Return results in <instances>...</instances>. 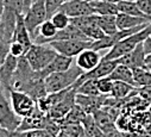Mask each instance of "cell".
Here are the masks:
<instances>
[{"label":"cell","instance_id":"1","mask_svg":"<svg viewBox=\"0 0 151 137\" xmlns=\"http://www.w3.org/2000/svg\"><path fill=\"white\" fill-rule=\"evenodd\" d=\"M11 89L26 93L35 101L48 94L44 79L40 78L38 73L30 67L25 56L18 57L17 69L11 80Z\"/></svg>","mask_w":151,"mask_h":137},{"label":"cell","instance_id":"51","mask_svg":"<svg viewBox=\"0 0 151 137\" xmlns=\"http://www.w3.org/2000/svg\"><path fill=\"white\" fill-rule=\"evenodd\" d=\"M147 112L151 115V104H150V105H149V107H147Z\"/></svg>","mask_w":151,"mask_h":137},{"label":"cell","instance_id":"43","mask_svg":"<svg viewBox=\"0 0 151 137\" xmlns=\"http://www.w3.org/2000/svg\"><path fill=\"white\" fill-rule=\"evenodd\" d=\"M143 48H144L145 55H151V37H150V36L144 40V42H143Z\"/></svg>","mask_w":151,"mask_h":137},{"label":"cell","instance_id":"45","mask_svg":"<svg viewBox=\"0 0 151 137\" xmlns=\"http://www.w3.org/2000/svg\"><path fill=\"white\" fill-rule=\"evenodd\" d=\"M56 137H73V136H70V135H68L67 132H64V131H62V130H61V131L57 133V136H56Z\"/></svg>","mask_w":151,"mask_h":137},{"label":"cell","instance_id":"4","mask_svg":"<svg viewBox=\"0 0 151 137\" xmlns=\"http://www.w3.org/2000/svg\"><path fill=\"white\" fill-rule=\"evenodd\" d=\"M150 35H151V23L146 27L142 29L140 31H138V32L133 33V35L119 41L118 43H116L102 58L104 60H117V58L122 57L123 55L133 50L139 43L144 42V40L147 38Z\"/></svg>","mask_w":151,"mask_h":137},{"label":"cell","instance_id":"23","mask_svg":"<svg viewBox=\"0 0 151 137\" xmlns=\"http://www.w3.org/2000/svg\"><path fill=\"white\" fill-rule=\"evenodd\" d=\"M151 23V17H134L129 16L125 13H118L117 14V26L118 30H126L132 29L138 25Z\"/></svg>","mask_w":151,"mask_h":137},{"label":"cell","instance_id":"20","mask_svg":"<svg viewBox=\"0 0 151 137\" xmlns=\"http://www.w3.org/2000/svg\"><path fill=\"white\" fill-rule=\"evenodd\" d=\"M11 42H18V43L23 44L27 50L33 44V41H32L30 33L25 26V23H24V14H19L17 17V23H16V27L13 31V36H12Z\"/></svg>","mask_w":151,"mask_h":137},{"label":"cell","instance_id":"26","mask_svg":"<svg viewBox=\"0 0 151 137\" xmlns=\"http://www.w3.org/2000/svg\"><path fill=\"white\" fill-rule=\"evenodd\" d=\"M136 94V87L122 81H113V87L111 92V97L117 100H123L129 98L130 95Z\"/></svg>","mask_w":151,"mask_h":137},{"label":"cell","instance_id":"36","mask_svg":"<svg viewBox=\"0 0 151 137\" xmlns=\"http://www.w3.org/2000/svg\"><path fill=\"white\" fill-rule=\"evenodd\" d=\"M67 1V0H45V10H47V16L48 19H50V17L58 11V9Z\"/></svg>","mask_w":151,"mask_h":137},{"label":"cell","instance_id":"40","mask_svg":"<svg viewBox=\"0 0 151 137\" xmlns=\"http://www.w3.org/2000/svg\"><path fill=\"white\" fill-rule=\"evenodd\" d=\"M136 3L144 14L151 16V0H136Z\"/></svg>","mask_w":151,"mask_h":137},{"label":"cell","instance_id":"21","mask_svg":"<svg viewBox=\"0 0 151 137\" xmlns=\"http://www.w3.org/2000/svg\"><path fill=\"white\" fill-rule=\"evenodd\" d=\"M92 115H93V118H94V120H95L98 128H99L104 133L109 132V131H112V130L117 129V126H116V119L113 118L104 107H101V109L94 111Z\"/></svg>","mask_w":151,"mask_h":137},{"label":"cell","instance_id":"17","mask_svg":"<svg viewBox=\"0 0 151 137\" xmlns=\"http://www.w3.org/2000/svg\"><path fill=\"white\" fill-rule=\"evenodd\" d=\"M17 64H18V58L9 54L4 63L0 66V86L7 93L11 91V80L17 69Z\"/></svg>","mask_w":151,"mask_h":137},{"label":"cell","instance_id":"50","mask_svg":"<svg viewBox=\"0 0 151 137\" xmlns=\"http://www.w3.org/2000/svg\"><path fill=\"white\" fill-rule=\"evenodd\" d=\"M146 68L150 71V73H151V63H146Z\"/></svg>","mask_w":151,"mask_h":137},{"label":"cell","instance_id":"37","mask_svg":"<svg viewBox=\"0 0 151 137\" xmlns=\"http://www.w3.org/2000/svg\"><path fill=\"white\" fill-rule=\"evenodd\" d=\"M26 51H27V49L23 44L18 43V42H11L10 43V55L18 58V57L25 56Z\"/></svg>","mask_w":151,"mask_h":137},{"label":"cell","instance_id":"46","mask_svg":"<svg viewBox=\"0 0 151 137\" xmlns=\"http://www.w3.org/2000/svg\"><path fill=\"white\" fill-rule=\"evenodd\" d=\"M87 1H92V0H87ZM104 1H109V3H113V4H118L120 1H124V0H104Z\"/></svg>","mask_w":151,"mask_h":137},{"label":"cell","instance_id":"52","mask_svg":"<svg viewBox=\"0 0 151 137\" xmlns=\"http://www.w3.org/2000/svg\"><path fill=\"white\" fill-rule=\"evenodd\" d=\"M3 38V32H1V26H0V40Z\"/></svg>","mask_w":151,"mask_h":137},{"label":"cell","instance_id":"25","mask_svg":"<svg viewBox=\"0 0 151 137\" xmlns=\"http://www.w3.org/2000/svg\"><path fill=\"white\" fill-rule=\"evenodd\" d=\"M108 78L113 81H122V82H126L129 85L133 86V74H132V69L124 64H118L114 67V69L112 71V73L108 75Z\"/></svg>","mask_w":151,"mask_h":137},{"label":"cell","instance_id":"9","mask_svg":"<svg viewBox=\"0 0 151 137\" xmlns=\"http://www.w3.org/2000/svg\"><path fill=\"white\" fill-rule=\"evenodd\" d=\"M70 23L74 24L78 29H80L92 41H98L106 36L102 32V30L100 29L98 20H96V14H94V13L83 16V17L70 18Z\"/></svg>","mask_w":151,"mask_h":137},{"label":"cell","instance_id":"16","mask_svg":"<svg viewBox=\"0 0 151 137\" xmlns=\"http://www.w3.org/2000/svg\"><path fill=\"white\" fill-rule=\"evenodd\" d=\"M108 95H85L76 93L75 102L79 105L86 113H93L94 111L104 107L105 101Z\"/></svg>","mask_w":151,"mask_h":137},{"label":"cell","instance_id":"35","mask_svg":"<svg viewBox=\"0 0 151 137\" xmlns=\"http://www.w3.org/2000/svg\"><path fill=\"white\" fill-rule=\"evenodd\" d=\"M61 130L67 132L68 135H70L73 137H80V135L83 132V126L81 123H73V124L62 125Z\"/></svg>","mask_w":151,"mask_h":137},{"label":"cell","instance_id":"27","mask_svg":"<svg viewBox=\"0 0 151 137\" xmlns=\"http://www.w3.org/2000/svg\"><path fill=\"white\" fill-rule=\"evenodd\" d=\"M98 24L105 35L109 36L118 31L117 16H96Z\"/></svg>","mask_w":151,"mask_h":137},{"label":"cell","instance_id":"2","mask_svg":"<svg viewBox=\"0 0 151 137\" xmlns=\"http://www.w3.org/2000/svg\"><path fill=\"white\" fill-rule=\"evenodd\" d=\"M19 14H23L22 0H4L3 12L0 14V26H1L3 32V41L11 43L17 23V17Z\"/></svg>","mask_w":151,"mask_h":137},{"label":"cell","instance_id":"19","mask_svg":"<svg viewBox=\"0 0 151 137\" xmlns=\"http://www.w3.org/2000/svg\"><path fill=\"white\" fill-rule=\"evenodd\" d=\"M101 55L99 54V51L94 50V49H86L82 53H80L76 56V60H75V64H76L79 68L83 72H88L91 69H93L94 67H96L99 64V62L101 61Z\"/></svg>","mask_w":151,"mask_h":137},{"label":"cell","instance_id":"34","mask_svg":"<svg viewBox=\"0 0 151 137\" xmlns=\"http://www.w3.org/2000/svg\"><path fill=\"white\" fill-rule=\"evenodd\" d=\"M96 86H98V91L101 95H111L112 87H113V80H111L108 76L98 79Z\"/></svg>","mask_w":151,"mask_h":137},{"label":"cell","instance_id":"39","mask_svg":"<svg viewBox=\"0 0 151 137\" xmlns=\"http://www.w3.org/2000/svg\"><path fill=\"white\" fill-rule=\"evenodd\" d=\"M9 54H10V43L0 40V66L4 63Z\"/></svg>","mask_w":151,"mask_h":137},{"label":"cell","instance_id":"28","mask_svg":"<svg viewBox=\"0 0 151 137\" xmlns=\"http://www.w3.org/2000/svg\"><path fill=\"white\" fill-rule=\"evenodd\" d=\"M86 112L79 106L75 104L74 107L60 120H57V123L60 124V126L62 125H65V124H73V123H82V120L85 119L86 117Z\"/></svg>","mask_w":151,"mask_h":137},{"label":"cell","instance_id":"5","mask_svg":"<svg viewBox=\"0 0 151 137\" xmlns=\"http://www.w3.org/2000/svg\"><path fill=\"white\" fill-rule=\"evenodd\" d=\"M57 53L49 44L33 43L25 54V57L30 67L35 72H41L54 60Z\"/></svg>","mask_w":151,"mask_h":137},{"label":"cell","instance_id":"22","mask_svg":"<svg viewBox=\"0 0 151 137\" xmlns=\"http://www.w3.org/2000/svg\"><path fill=\"white\" fill-rule=\"evenodd\" d=\"M64 40H83V41H92V40H89L85 33L80 30V29H78L76 26H75L74 24H69L67 27H64V29H62V30H58L57 31V33L52 37V40L50 41V42H52V41H64ZM49 42V43H50Z\"/></svg>","mask_w":151,"mask_h":137},{"label":"cell","instance_id":"33","mask_svg":"<svg viewBox=\"0 0 151 137\" xmlns=\"http://www.w3.org/2000/svg\"><path fill=\"white\" fill-rule=\"evenodd\" d=\"M50 20L52 22V24L57 27V30H62L64 27H67L69 24H70V18L62 11H56L51 17H50Z\"/></svg>","mask_w":151,"mask_h":137},{"label":"cell","instance_id":"13","mask_svg":"<svg viewBox=\"0 0 151 137\" xmlns=\"http://www.w3.org/2000/svg\"><path fill=\"white\" fill-rule=\"evenodd\" d=\"M75 98H76V88L75 87H70L69 91L67 92V94L64 95V98L58 102L57 105H55L47 115L55 119V120H60L62 119L73 107L76 104L75 102Z\"/></svg>","mask_w":151,"mask_h":137},{"label":"cell","instance_id":"38","mask_svg":"<svg viewBox=\"0 0 151 137\" xmlns=\"http://www.w3.org/2000/svg\"><path fill=\"white\" fill-rule=\"evenodd\" d=\"M136 94L142 98L147 104H151V85L150 86H144V87H138L136 88Z\"/></svg>","mask_w":151,"mask_h":137},{"label":"cell","instance_id":"7","mask_svg":"<svg viewBox=\"0 0 151 137\" xmlns=\"http://www.w3.org/2000/svg\"><path fill=\"white\" fill-rule=\"evenodd\" d=\"M20 119L11 106L6 91L0 86V128L7 131H16L20 124Z\"/></svg>","mask_w":151,"mask_h":137},{"label":"cell","instance_id":"44","mask_svg":"<svg viewBox=\"0 0 151 137\" xmlns=\"http://www.w3.org/2000/svg\"><path fill=\"white\" fill-rule=\"evenodd\" d=\"M23 1V14L29 10V7L31 6V4L33 3V0H22Z\"/></svg>","mask_w":151,"mask_h":137},{"label":"cell","instance_id":"31","mask_svg":"<svg viewBox=\"0 0 151 137\" xmlns=\"http://www.w3.org/2000/svg\"><path fill=\"white\" fill-rule=\"evenodd\" d=\"M81 124L83 126V131L87 132L88 135H91L92 137H102L104 132L98 128V125L93 118V115L87 113Z\"/></svg>","mask_w":151,"mask_h":137},{"label":"cell","instance_id":"41","mask_svg":"<svg viewBox=\"0 0 151 137\" xmlns=\"http://www.w3.org/2000/svg\"><path fill=\"white\" fill-rule=\"evenodd\" d=\"M0 137H25L23 132L18 131H7L5 129L0 128Z\"/></svg>","mask_w":151,"mask_h":137},{"label":"cell","instance_id":"53","mask_svg":"<svg viewBox=\"0 0 151 137\" xmlns=\"http://www.w3.org/2000/svg\"><path fill=\"white\" fill-rule=\"evenodd\" d=\"M150 37H151V35H150Z\"/></svg>","mask_w":151,"mask_h":137},{"label":"cell","instance_id":"32","mask_svg":"<svg viewBox=\"0 0 151 137\" xmlns=\"http://www.w3.org/2000/svg\"><path fill=\"white\" fill-rule=\"evenodd\" d=\"M96 80L98 79H92V80H86L85 82L80 84L76 88V93L79 94H85V95H101L98 91L96 86Z\"/></svg>","mask_w":151,"mask_h":137},{"label":"cell","instance_id":"49","mask_svg":"<svg viewBox=\"0 0 151 137\" xmlns=\"http://www.w3.org/2000/svg\"><path fill=\"white\" fill-rule=\"evenodd\" d=\"M3 3H4V0H0V14L3 12Z\"/></svg>","mask_w":151,"mask_h":137},{"label":"cell","instance_id":"12","mask_svg":"<svg viewBox=\"0 0 151 137\" xmlns=\"http://www.w3.org/2000/svg\"><path fill=\"white\" fill-rule=\"evenodd\" d=\"M48 120H49V116L47 113L42 112L41 110H38L36 106V109L33 110L32 113H30L29 116L20 119V124L16 131L24 132V131H31V130L45 129Z\"/></svg>","mask_w":151,"mask_h":137},{"label":"cell","instance_id":"42","mask_svg":"<svg viewBox=\"0 0 151 137\" xmlns=\"http://www.w3.org/2000/svg\"><path fill=\"white\" fill-rule=\"evenodd\" d=\"M102 137H126V135H125V132L120 131L119 129H114V130H112L109 132L104 133Z\"/></svg>","mask_w":151,"mask_h":137},{"label":"cell","instance_id":"8","mask_svg":"<svg viewBox=\"0 0 151 137\" xmlns=\"http://www.w3.org/2000/svg\"><path fill=\"white\" fill-rule=\"evenodd\" d=\"M93 41H83V40H64V41H52L48 43L57 54L76 57L83 50L91 48Z\"/></svg>","mask_w":151,"mask_h":137},{"label":"cell","instance_id":"24","mask_svg":"<svg viewBox=\"0 0 151 137\" xmlns=\"http://www.w3.org/2000/svg\"><path fill=\"white\" fill-rule=\"evenodd\" d=\"M92 11L96 16H117L119 13L117 4L104 0H92L89 1Z\"/></svg>","mask_w":151,"mask_h":137},{"label":"cell","instance_id":"14","mask_svg":"<svg viewBox=\"0 0 151 137\" xmlns=\"http://www.w3.org/2000/svg\"><path fill=\"white\" fill-rule=\"evenodd\" d=\"M58 10L64 12L69 18L93 14L89 1H87V0H67Z\"/></svg>","mask_w":151,"mask_h":137},{"label":"cell","instance_id":"48","mask_svg":"<svg viewBox=\"0 0 151 137\" xmlns=\"http://www.w3.org/2000/svg\"><path fill=\"white\" fill-rule=\"evenodd\" d=\"M80 137H92V136H91V135H88L87 132H85V131H83V132L80 135Z\"/></svg>","mask_w":151,"mask_h":137},{"label":"cell","instance_id":"6","mask_svg":"<svg viewBox=\"0 0 151 137\" xmlns=\"http://www.w3.org/2000/svg\"><path fill=\"white\" fill-rule=\"evenodd\" d=\"M48 19L45 10V0H33L29 10L24 13V23L32 41L36 37L40 25Z\"/></svg>","mask_w":151,"mask_h":137},{"label":"cell","instance_id":"29","mask_svg":"<svg viewBox=\"0 0 151 137\" xmlns=\"http://www.w3.org/2000/svg\"><path fill=\"white\" fill-rule=\"evenodd\" d=\"M132 74H133V86L136 88L151 85V73L146 68V66L140 68H134V69H132Z\"/></svg>","mask_w":151,"mask_h":137},{"label":"cell","instance_id":"3","mask_svg":"<svg viewBox=\"0 0 151 137\" xmlns=\"http://www.w3.org/2000/svg\"><path fill=\"white\" fill-rule=\"evenodd\" d=\"M85 72L79 68L76 64H73L68 71L58 72L49 74L44 78V85L47 88V93H55L67 88H70L76 82V80L83 74Z\"/></svg>","mask_w":151,"mask_h":137},{"label":"cell","instance_id":"10","mask_svg":"<svg viewBox=\"0 0 151 137\" xmlns=\"http://www.w3.org/2000/svg\"><path fill=\"white\" fill-rule=\"evenodd\" d=\"M9 97H10L11 106H12L14 113L19 118H24V117L29 116L36 109V101L26 93L11 89L9 92Z\"/></svg>","mask_w":151,"mask_h":137},{"label":"cell","instance_id":"47","mask_svg":"<svg viewBox=\"0 0 151 137\" xmlns=\"http://www.w3.org/2000/svg\"><path fill=\"white\" fill-rule=\"evenodd\" d=\"M145 63H151V55H146V57H145Z\"/></svg>","mask_w":151,"mask_h":137},{"label":"cell","instance_id":"18","mask_svg":"<svg viewBox=\"0 0 151 137\" xmlns=\"http://www.w3.org/2000/svg\"><path fill=\"white\" fill-rule=\"evenodd\" d=\"M73 63H74V57H68V56L57 54V55L54 57V60L44 68L43 71L37 72V73H38V76H40V78L44 79V78L48 76L49 74L68 71L69 68L73 66Z\"/></svg>","mask_w":151,"mask_h":137},{"label":"cell","instance_id":"11","mask_svg":"<svg viewBox=\"0 0 151 137\" xmlns=\"http://www.w3.org/2000/svg\"><path fill=\"white\" fill-rule=\"evenodd\" d=\"M117 66L116 60H104L101 58V61L99 62V64L96 67H94L93 69L85 72L78 80L74 84L73 87H78L80 84L85 82L86 80H92V79H101V78H106L108 76L112 71L114 69V67Z\"/></svg>","mask_w":151,"mask_h":137},{"label":"cell","instance_id":"30","mask_svg":"<svg viewBox=\"0 0 151 137\" xmlns=\"http://www.w3.org/2000/svg\"><path fill=\"white\" fill-rule=\"evenodd\" d=\"M118 6V11L119 13H125L129 16H134V17H151V16H146L144 14L140 9L138 7L136 0H124L117 4Z\"/></svg>","mask_w":151,"mask_h":137},{"label":"cell","instance_id":"15","mask_svg":"<svg viewBox=\"0 0 151 137\" xmlns=\"http://www.w3.org/2000/svg\"><path fill=\"white\" fill-rule=\"evenodd\" d=\"M145 53H144V48H143V42L139 43L133 50H131L130 53L123 55L122 57L117 58L116 62L118 64H124L131 69H134V68H140V67H145Z\"/></svg>","mask_w":151,"mask_h":137}]
</instances>
